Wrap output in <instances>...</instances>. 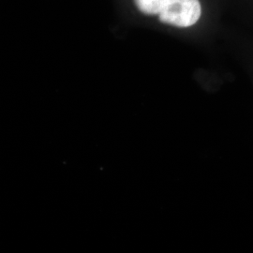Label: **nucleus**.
<instances>
[{
    "instance_id": "nucleus-2",
    "label": "nucleus",
    "mask_w": 253,
    "mask_h": 253,
    "mask_svg": "<svg viewBox=\"0 0 253 253\" xmlns=\"http://www.w3.org/2000/svg\"><path fill=\"white\" fill-rule=\"evenodd\" d=\"M137 10L148 17H158L167 0H132Z\"/></svg>"
},
{
    "instance_id": "nucleus-1",
    "label": "nucleus",
    "mask_w": 253,
    "mask_h": 253,
    "mask_svg": "<svg viewBox=\"0 0 253 253\" xmlns=\"http://www.w3.org/2000/svg\"><path fill=\"white\" fill-rule=\"evenodd\" d=\"M201 16L200 0H167L158 19L166 26L188 28L196 25Z\"/></svg>"
}]
</instances>
